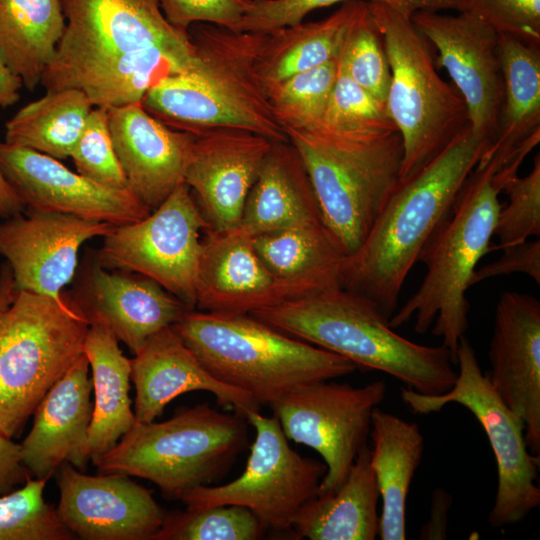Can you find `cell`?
Here are the masks:
<instances>
[{
    "instance_id": "obj_1",
    "label": "cell",
    "mask_w": 540,
    "mask_h": 540,
    "mask_svg": "<svg viewBox=\"0 0 540 540\" xmlns=\"http://www.w3.org/2000/svg\"><path fill=\"white\" fill-rule=\"evenodd\" d=\"M188 32L195 65L153 86L141 100L144 109L166 126L195 136L241 130L288 141L259 70L267 34L209 23L193 24Z\"/></svg>"
},
{
    "instance_id": "obj_2",
    "label": "cell",
    "mask_w": 540,
    "mask_h": 540,
    "mask_svg": "<svg viewBox=\"0 0 540 540\" xmlns=\"http://www.w3.org/2000/svg\"><path fill=\"white\" fill-rule=\"evenodd\" d=\"M489 148L468 126L420 171L399 182L364 243L345 257L341 287L366 297L390 319L423 247Z\"/></svg>"
},
{
    "instance_id": "obj_3",
    "label": "cell",
    "mask_w": 540,
    "mask_h": 540,
    "mask_svg": "<svg viewBox=\"0 0 540 540\" xmlns=\"http://www.w3.org/2000/svg\"><path fill=\"white\" fill-rule=\"evenodd\" d=\"M251 315L342 356L357 368L383 372L421 394H442L457 377L445 346L403 337L369 299L342 287L284 300Z\"/></svg>"
},
{
    "instance_id": "obj_4",
    "label": "cell",
    "mask_w": 540,
    "mask_h": 540,
    "mask_svg": "<svg viewBox=\"0 0 540 540\" xmlns=\"http://www.w3.org/2000/svg\"><path fill=\"white\" fill-rule=\"evenodd\" d=\"M174 329L217 380L271 405L292 390L333 380L357 367L251 314L191 309Z\"/></svg>"
},
{
    "instance_id": "obj_5",
    "label": "cell",
    "mask_w": 540,
    "mask_h": 540,
    "mask_svg": "<svg viewBox=\"0 0 540 540\" xmlns=\"http://www.w3.org/2000/svg\"><path fill=\"white\" fill-rule=\"evenodd\" d=\"M284 131L304 163L324 226L344 256L352 255L400 182V133H342L322 127Z\"/></svg>"
},
{
    "instance_id": "obj_6",
    "label": "cell",
    "mask_w": 540,
    "mask_h": 540,
    "mask_svg": "<svg viewBox=\"0 0 540 540\" xmlns=\"http://www.w3.org/2000/svg\"><path fill=\"white\" fill-rule=\"evenodd\" d=\"M493 160L479 162L466 179L446 219L423 247L427 268L417 291L389 319L397 328L415 318L414 330L442 339L456 364L459 341L468 328L466 291L477 263L490 251L501 208L493 182Z\"/></svg>"
},
{
    "instance_id": "obj_7",
    "label": "cell",
    "mask_w": 540,
    "mask_h": 540,
    "mask_svg": "<svg viewBox=\"0 0 540 540\" xmlns=\"http://www.w3.org/2000/svg\"><path fill=\"white\" fill-rule=\"evenodd\" d=\"M248 421L207 403L181 408L163 422L139 423L95 464L99 473L147 479L165 497L222 477L245 449Z\"/></svg>"
},
{
    "instance_id": "obj_8",
    "label": "cell",
    "mask_w": 540,
    "mask_h": 540,
    "mask_svg": "<svg viewBox=\"0 0 540 540\" xmlns=\"http://www.w3.org/2000/svg\"><path fill=\"white\" fill-rule=\"evenodd\" d=\"M89 323L70 296L0 300V432L21 434L50 388L83 355Z\"/></svg>"
},
{
    "instance_id": "obj_9",
    "label": "cell",
    "mask_w": 540,
    "mask_h": 540,
    "mask_svg": "<svg viewBox=\"0 0 540 540\" xmlns=\"http://www.w3.org/2000/svg\"><path fill=\"white\" fill-rule=\"evenodd\" d=\"M368 4L390 65L386 106L403 142L402 182L469 126L468 112L455 86L438 74L430 43L411 18L382 2Z\"/></svg>"
},
{
    "instance_id": "obj_10",
    "label": "cell",
    "mask_w": 540,
    "mask_h": 540,
    "mask_svg": "<svg viewBox=\"0 0 540 540\" xmlns=\"http://www.w3.org/2000/svg\"><path fill=\"white\" fill-rule=\"evenodd\" d=\"M458 372L453 386L437 395L401 388L400 396L417 414L439 412L456 403L469 410L483 428L497 466V489L488 523L494 528L516 524L540 505L539 456L530 453L521 418L501 399L479 365L464 335L456 352Z\"/></svg>"
},
{
    "instance_id": "obj_11",
    "label": "cell",
    "mask_w": 540,
    "mask_h": 540,
    "mask_svg": "<svg viewBox=\"0 0 540 540\" xmlns=\"http://www.w3.org/2000/svg\"><path fill=\"white\" fill-rule=\"evenodd\" d=\"M255 440L243 473L220 486L201 485L181 494L186 508L237 505L249 509L265 529H291L301 506L318 494L327 467L291 448L275 415H246Z\"/></svg>"
},
{
    "instance_id": "obj_12",
    "label": "cell",
    "mask_w": 540,
    "mask_h": 540,
    "mask_svg": "<svg viewBox=\"0 0 540 540\" xmlns=\"http://www.w3.org/2000/svg\"><path fill=\"white\" fill-rule=\"evenodd\" d=\"M208 228L191 190L182 182L146 217L115 226L104 236L97 263L108 270L148 277L195 309L201 232Z\"/></svg>"
},
{
    "instance_id": "obj_13",
    "label": "cell",
    "mask_w": 540,
    "mask_h": 540,
    "mask_svg": "<svg viewBox=\"0 0 540 540\" xmlns=\"http://www.w3.org/2000/svg\"><path fill=\"white\" fill-rule=\"evenodd\" d=\"M386 392L384 380L361 387L326 380L300 386L269 405L288 440L323 458L327 471L318 494L333 493L343 484L367 445L372 412Z\"/></svg>"
},
{
    "instance_id": "obj_14",
    "label": "cell",
    "mask_w": 540,
    "mask_h": 540,
    "mask_svg": "<svg viewBox=\"0 0 540 540\" xmlns=\"http://www.w3.org/2000/svg\"><path fill=\"white\" fill-rule=\"evenodd\" d=\"M66 20L41 84L50 91L68 74L108 57L152 47L194 53L189 32L171 25L160 0H60Z\"/></svg>"
},
{
    "instance_id": "obj_15",
    "label": "cell",
    "mask_w": 540,
    "mask_h": 540,
    "mask_svg": "<svg viewBox=\"0 0 540 540\" xmlns=\"http://www.w3.org/2000/svg\"><path fill=\"white\" fill-rule=\"evenodd\" d=\"M439 11L419 9L410 18L436 49L437 68L446 69L462 96L471 132L491 147L504 95L499 33L470 10L456 15Z\"/></svg>"
},
{
    "instance_id": "obj_16",
    "label": "cell",
    "mask_w": 540,
    "mask_h": 540,
    "mask_svg": "<svg viewBox=\"0 0 540 540\" xmlns=\"http://www.w3.org/2000/svg\"><path fill=\"white\" fill-rule=\"evenodd\" d=\"M115 226L78 216L27 210L0 223V255L10 268L15 292L28 291L55 299L73 279L83 243L104 237Z\"/></svg>"
},
{
    "instance_id": "obj_17",
    "label": "cell",
    "mask_w": 540,
    "mask_h": 540,
    "mask_svg": "<svg viewBox=\"0 0 540 540\" xmlns=\"http://www.w3.org/2000/svg\"><path fill=\"white\" fill-rule=\"evenodd\" d=\"M0 171L25 208L70 214L114 226L136 222L151 210L133 193L98 184L58 159L0 142Z\"/></svg>"
},
{
    "instance_id": "obj_18",
    "label": "cell",
    "mask_w": 540,
    "mask_h": 540,
    "mask_svg": "<svg viewBox=\"0 0 540 540\" xmlns=\"http://www.w3.org/2000/svg\"><path fill=\"white\" fill-rule=\"evenodd\" d=\"M57 513L83 540H153L166 512L152 491L118 473L87 475L69 463L58 468Z\"/></svg>"
},
{
    "instance_id": "obj_19",
    "label": "cell",
    "mask_w": 540,
    "mask_h": 540,
    "mask_svg": "<svg viewBox=\"0 0 540 540\" xmlns=\"http://www.w3.org/2000/svg\"><path fill=\"white\" fill-rule=\"evenodd\" d=\"M489 380L523 421L531 454L540 455V302L504 291L496 304Z\"/></svg>"
},
{
    "instance_id": "obj_20",
    "label": "cell",
    "mask_w": 540,
    "mask_h": 540,
    "mask_svg": "<svg viewBox=\"0 0 540 540\" xmlns=\"http://www.w3.org/2000/svg\"><path fill=\"white\" fill-rule=\"evenodd\" d=\"M272 142L241 130L196 136L184 183L195 195L209 229L224 231L240 224L247 196Z\"/></svg>"
},
{
    "instance_id": "obj_21",
    "label": "cell",
    "mask_w": 540,
    "mask_h": 540,
    "mask_svg": "<svg viewBox=\"0 0 540 540\" xmlns=\"http://www.w3.org/2000/svg\"><path fill=\"white\" fill-rule=\"evenodd\" d=\"M69 296L89 325L106 327L133 354L191 310L154 280L133 272H113L98 263L84 273Z\"/></svg>"
},
{
    "instance_id": "obj_22",
    "label": "cell",
    "mask_w": 540,
    "mask_h": 540,
    "mask_svg": "<svg viewBox=\"0 0 540 540\" xmlns=\"http://www.w3.org/2000/svg\"><path fill=\"white\" fill-rule=\"evenodd\" d=\"M108 125L129 191L153 211L184 182L196 136L166 126L141 102L108 108Z\"/></svg>"
},
{
    "instance_id": "obj_23",
    "label": "cell",
    "mask_w": 540,
    "mask_h": 540,
    "mask_svg": "<svg viewBox=\"0 0 540 540\" xmlns=\"http://www.w3.org/2000/svg\"><path fill=\"white\" fill-rule=\"evenodd\" d=\"M130 362L136 422L155 421L173 399L193 391L213 394L220 406L245 418L260 409L252 396L214 378L173 326L150 337Z\"/></svg>"
},
{
    "instance_id": "obj_24",
    "label": "cell",
    "mask_w": 540,
    "mask_h": 540,
    "mask_svg": "<svg viewBox=\"0 0 540 540\" xmlns=\"http://www.w3.org/2000/svg\"><path fill=\"white\" fill-rule=\"evenodd\" d=\"M254 249L252 236L239 225L206 230L196 281L201 311L251 314L291 299Z\"/></svg>"
},
{
    "instance_id": "obj_25",
    "label": "cell",
    "mask_w": 540,
    "mask_h": 540,
    "mask_svg": "<svg viewBox=\"0 0 540 540\" xmlns=\"http://www.w3.org/2000/svg\"><path fill=\"white\" fill-rule=\"evenodd\" d=\"M91 393L89 362L83 353L33 413L32 428L20 444L31 476L48 480L64 463L86 469L90 461L87 442L93 412Z\"/></svg>"
},
{
    "instance_id": "obj_26",
    "label": "cell",
    "mask_w": 540,
    "mask_h": 540,
    "mask_svg": "<svg viewBox=\"0 0 540 540\" xmlns=\"http://www.w3.org/2000/svg\"><path fill=\"white\" fill-rule=\"evenodd\" d=\"M66 20L60 0H0V110L33 91L53 60Z\"/></svg>"
},
{
    "instance_id": "obj_27",
    "label": "cell",
    "mask_w": 540,
    "mask_h": 540,
    "mask_svg": "<svg viewBox=\"0 0 540 540\" xmlns=\"http://www.w3.org/2000/svg\"><path fill=\"white\" fill-rule=\"evenodd\" d=\"M322 222L304 163L289 142H272L247 196L239 226L251 236Z\"/></svg>"
},
{
    "instance_id": "obj_28",
    "label": "cell",
    "mask_w": 540,
    "mask_h": 540,
    "mask_svg": "<svg viewBox=\"0 0 540 540\" xmlns=\"http://www.w3.org/2000/svg\"><path fill=\"white\" fill-rule=\"evenodd\" d=\"M504 95L498 133L480 162L493 160L497 171L540 141V44L499 33Z\"/></svg>"
},
{
    "instance_id": "obj_29",
    "label": "cell",
    "mask_w": 540,
    "mask_h": 540,
    "mask_svg": "<svg viewBox=\"0 0 540 540\" xmlns=\"http://www.w3.org/2000/svg\"><path fill=\"white\" fill-rule=\"evenodd\" d=\"M370 463L382 500L378 536L405 540L406 505L412 479L424 452V436L416 422L376 407L371 416Z\"/></svg>"
},
{
    "instance_id": "obj_30",
    "label": "cell",
    "mask_w": 540,
    "mask_h": 540,
    "mask_svg": "<svg viewBox=\"0 0 540 540\" xmlns=\"http://www.w3.org/2000/svg\"><path fill=\"white\" fill-rule=\"evenodd\" d=\"M252 242L261 261L292 298L341 287L345 256L323 222L258 234Z\"/></svg>"
},
{
    "instance_id": "obj_31",
    "label": "cell",
    "mask_w": 540,
    "mask_h": 540,
    "mask_svg": "<svg viewBox=\"0 0 540 540\" xmlns=\"http://www.w3.org/2000/svg\"><path fill=\"white\" fill-rule=\"evenodd\" d=\"M194 53L152 47L117 54L80 68L62 78L50 91L79 89L95 107H118L141 102L161 80L191 69Z\"/></svg>"
},
{
    "instance_id": "obj_32",
    "label": "cell",
    "mask_w": 540,
    "mask_h": 540,
    "mask_svg": "<svg viewBox=\"0 0 540 540\" xmlns=\"http://www.w3.org/2000/svg\"><path fill=\"white\" fill-rule=\"evenodd\" d=\"M379 498L366 445L339 489L305 502L291 529L298 538L310 540H374L378 536Z\"/></svg>"
},
{
    "instance_id": "obj_33",
    "label": "cell",
    "mask_w": 540,
    "mask_h": 540,
    "mask_svg": "<svg viewBox=\"0 0 540 540\" xmlns=\"http://www.w3.org/2000/svg\"><path fill=\"white\" fill-rule=\"evenodd\" d=\"M94 395L87 449L95 465L135 424L129 397L131 362L106 327L90 324L83 346Z\"/></svg>"
},
{
    "instance_id": "obj_34",
    "label": "cell",
    "mask_w": 540,
    "mask_h": 540,
    "mask_svg": "<svg viewBox=\"0 0 540 540\" xmlns=\"http://www.w3.org/2000/svg\"><path fill=\"white\" fill-rule=\"evenodd\" d=\"M361 1H349L327 18L299 23L267 34L259 58L266 85L337 59Z\"/></svg>"
},
{
    "instance_id": "obj_35",
    "label": "cell",
    "mask_w": 540,
    "mask_h": 540,
    "mask_svg": "<svg viewBox=\"0 0 540 540\" xmlns=\"http://www.w3.org/2000/svg\"><path fill=\"white\" fill-rule=\"evenodd\" d=\"M93 107L79 89L46 92L6 121L5 142L65 159L70 157Z\"/></svg>"
},
{
    "instance_id": "obj_36",
    "label": "cell",
    "mask_w": 540,
    "mask_h": 540,
    "mask_svg": "<svg viewBox=\"0 0 540 540\" xmlns=\"http://www.w3.org/2000/svg\"><path fill=\"white\" fill-rule=\"evenodd\" d=\"M337 59L266 85L273 113L283 129L321 125L337 77Z\"/></svg>"
},
{
    "instance_id": "obj_37",
    "label": "cell",
    "mask_w": 540,
    "mask_h": 540,
    "mask_svg": "<svg viewBox=\"0 0 540 540\" xmlns=\"http://www.w3.org/2000/svg\"><path fill=\"white\" fill-rule=\"evenodd\" d=\"M338 67L354 82L386 103L391 80L382 35L367 1H361L338 55Z\"/></svg>"
},
{
    "instance_id": "obj_38",
    "label": "cell",
    "mask_w": 540,
    "mask_h": 540,
    "mask_svg": "<svg viewBox=\"0 0 540 540\" xmlns=\"http://www.w3.org/2000/svg\"><path fill=\"white\" fill-rule=\"evenodd\" d=\"M265 531L249 509L223 505L166 512L153 540H257Z\"/></svg>"
},
{
    "instance_id": "obj_39",
    "label": "cell",
    "mask_w": 540,
    "mask_h": 540,
    "mask_svg": "<svg viewBox=\"0 0 540 540\" xmlns=\"http://www.w3.org/2000/svg\"><path fill=\"white\" fill-rule=\"evenodd\" d=\"M48 480L32 478L0 495V540H72L75 536L45 501Z\"/></svg>"
},
{
    "instance_id": "obj_40",
    "label": "cell",
    "mask_w": 540,
    "mask_h": 540,
    "mask_svg": "<svg viewBox=\"0 0 540 540\" xmlns=\"http://www.w3.org/2000/svg\"><path fill=\"white\" fill-rule=\"evenodd\" d=\"M319 127L342 133H383L397 130L386 103L354 82L339 67Z\"/></svg>"
},
{
    "instance_id": "obj_41",
    "label": "cell",
    "mask_w": 540,
    "mask_h": 540,
    "mask_svg": "<svg viewBox=\"0 0 540 540\" xmlns=\"http://www.w3.org/2000/svg\"><path fill=\"white\" fill-rule=\"evenodd\" d=\"M508 196V203L500 208L494 236L498 244L491 250L523 243L530 237H540V157L536 155L533 167L526 176L518 174L507 178L501 192Z\"/></svg>"
},
{
    "instance_id": "obj_42",
    "label": "cell",
    "mask_w": 540,
    "mask_h": 540,
    "mask_svg": "<svg viewBox=\"0 0 540 540\" xmlns=\"http://www.w3.org/2000/svg\"><path fill=\"white\" fill-rule=\"evenodd\" d=\"M70 157L77 172L98 184L128 189L108 125V108H92Z\"/></svg>"
},
{
    "instance_id": "obj_43",
    "label": "cell",
    "mask_w": 540,
    "mask_h": 540,
    "mask_svg": "<svg viewBox=\"0 0 540 540\" xmlns=\"http://www.w3.org/2000/svg\"><path fill=\"white\" fill-rule=\"evenodd\" d=\"M349 1L382 2L409 17L419 9H435L427 0H248L237 31L268 34L303 22L316 9Z\"/></svg>"
},
{
    "instance_id": "obj_44",
    "label": "cell",
    "mask_w": 540,
    "mask_h": 540,
    "mask_svg": "<svg viewBox=\"0 0 540 540\" xmlns=\"http://www.w3.org/2000/svg\"><path fill=\"white\" fill-rule=\"evenodd\" d=\"M470 10L498 33L540 44V0H466Z\"/></svg>"
},
{
    "instance_id": "obj_45",
    "label": "cell",
    "mask_w": 540,
    "mask_h": 540,
    "mask_svg": "<svg viewBox=\"0 0 540 540\" xmlns=\"http://www.w3.org/2000/svg\"><path fill=\"white\" fill-rule=\"evenodd\" d=\"M248 0H160L167 21L188 32L196 23H209L237 31Z\"/></svg>"
},
{
    "instance_id": "obj_46",
    "label": "cell",
    "mask_w": 540,
    "mask_h": 540,
    "mask_svg": "<svg viewBox=\"0 0 540 540\" xmlns=\"http://www.w3.org/2000/svg\"><path fill=\"white\" fill-rule=\"evenodd\" d=\"M503 254L496 261L476 268L470 280V287L486 279L512 273H523L540 284V240L511 245L502 248Z\"/></svg>"
},
{
    "instance_id": "obj_47",
    "label": "cell",
    "mask_w": 540,
    "mask_h": 540,
    "mask_svg": "<svg viewBox=\"0 0 540 540\" xmlns=\"http://www.w3.org/2000/svg\"><path fill=\"white\" fill-rule=\"evenodd\" d=\"M30 476L22 459L21 445L0 432V495L24 484Z\"/></svg>"
},
{
    "instance_id": "obj_48",
    "label": "cell",
    "mask_w": 540,
    "mask_h": 540,
    "mask_svg": "<svg viewBox=\"0 0 540 540\" xmlns=\"http://www.w3.org/2000/svg\"><path fill=\"white\" fill-rule=\"evenodd\" d=\"M452 505V497L442 488L433 491L431 497L430 517L421 528L419 539H446L448 512Z\"/></svg>"
},
{
    "instance_id": "obj_49",
    "label": "cell",
    "mask_w": 540,
    "mask_h": 540,
    "mask_svg": "<svg viewBox=\"0 0 540 540\" xmlns=\"http://www.w3.org/2000/svg\"><path fill=\"white\" fill-rule=\"evenodd\" d=\"M25 205L0 171V217L9 218L21 214Z\"/></svg>"
},
{
    "instance_id": "obj_50",
    "label": "cell",
    "mask_w": 540,
    "mask_h": 540,
    "mask_svg": "<svg viewBox=\"0 0 540 540\" xmlns=\"http://www.w3.org/2000/svg\"><path fill=\"white\" fill-rule=\"evenodd\" d=\"M436 10H442V9H454L457 11L461 10L460 4L456 0H427Z\"/></svg>"
},
{
    "instance_id": "obj_51",
    "label": "cell",
    "mask_w": 540,
    "mask_h": 540,
    "mask_svg": "<svg viewBox=\"0 0 540 540\" xmlns=\"http://www.w3.org/2000/svg\"><path fill=\"white\" fill-rule=\"evenodd\" d=\"M456 1H457V2L460 4V6H461V10H460V11L464 10V9H465V4H466V0H456Z\"/></svg>"
}]
</instances>
